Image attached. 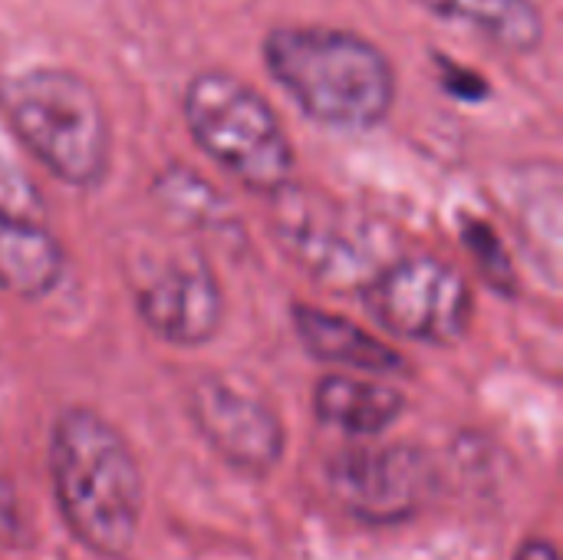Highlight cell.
I'll return each instance as SVG.
<instances>
[{"label": "cell", "instance_id": "cell-13", "mask_svg": "<svg viewBox=\"0 0 563 560\" xmlns=\"http://www.w3.org/2000/svg\"><path fill=\"white\" fill-rule=\"evenodd\" d=\"M439 20L459 23L508 53H531L544 43V17L534 0H416Z\"/></svg>", "mask_w": 563, "mask_h": 560}, {"label": "cell", "instance_id": "cell-1", "mask_svg": "<svg viewBox=\"0 0 563 560\" xmlns=\"http://www.w3.org/2000/svg\"><path fill=\"white\" fill-rule=\"evenodd\" d=\"M56 508L73 538L99 558H125L142 521V472L122 432L92 409H66L49 436Z\"/></svg>", "mask_w": 563, "mask_h": 560}, {"label": "cell", "instance_id": "cell-8", "mask_svg": "<svg viewBox=\"0 0 563 560\" xmlns=\"http://www.w3.org/2000/svg\"><path fill=\"white\" fill-rule=\"evenodd\" d=\"M132 300L142 323L175 347L208 343L221 330V284L198 251H142L132 267Z\"/></svg>", "mask_w": 563, "mask_h": 560}, {"label": "cell", "instance_id": "cell-14", "mask_svg": "<svg viewBox=\"0 0 563 560\" xmlns=\"http://www.w3.org/2000/svg\"><path fill=\"white\" fill-rule=\"evenodd\" d=\"M465 244L475 254L482 274H488V281L498 290L511 287V267H508V254L501 248V241L495 238V231L482 221H465Z\"/></svg>", "mask_w": 563, "mask_h": 560}, {"label": "cell", "instance_id": "cell-10", "mask_svg": "<svg viewBox=\"0 0 563 560\" xmlns=\"http://www.w3.org/2000/svg\"><path fill=\"white\" fill-rule=\"evenodd\" d=\"M63 277V248L36 188L0 162V290L46 297Z\"/></svg>", "mask_w": 563, "mask_h": 560}, {"label": "cell", "instance_id": "cell-16", "mask_svg": "<svg viewBox=\"0 0 563 560\" xmlns=\"http://www.w3.org/2000/svg\"><path fill=\"white\" fill-rule=\"evenodd\" d=\"M515 560H561L558 558V548L544 538H531L518 548V558Z\"/></svg>", "mask_w": 563, "mask_h": 560}, {"label": "cell", "instance_id": "cell-12", "mask_svg": "<svg viewBox=\"0 0 563 560\" xmlns=\"http://www.w3.org/2000/svg\"><path fill=\"white\" fill-rule=\"evenodd\" d=\"M313 413L323 426L340 429L356 439L383 436L406 413V396L396 386H386L369 376L333 373L323 376L313 389Z\"/></svg>", "mask_w": 563, "mask_h": 560}, {"label": "cell", "instance_id": "cell-5", "mask_svg": "<svg viewBox=\"0 0 563 560\" xmlns=\"http://www.w3.org/2000/svg\"><path fill=\"white\" fill-rule=\"evenodd\" d=\"M274 198V231L284 251L320 284L350 290L363 287L393 261L376 221L350 211L313 188L284 185Z\"/></svg>", "mask_w": 563, "mask_h": 560}, {"label": "cell", "instance_id": "cell-15", "mask_svg": "<svg viewBox=\"0 0 563 560\" xmlns=\"http://www.w3.org/2000/svg\"><path fill=\"white\" fill-rule=\"evenodd\" d=\"M26 541H30V528L16 502V492L13 485L0 482V551H16Z\"/></svg>", "mask_w": 563, "mask_h": 560}, {"label": "cell", "instance_id": "cell-4", "mask_svg": "<svg viewBox=\"0 0 563 560\" xmlns=\"http://www.w3.org/2000/svg\"><path fill=\"white\" fill-rule=\"evenodd\" d=\"M185 122L198 149L241 185L274 195L294 182V145L271 102L224 69L191 76L185 89Z\"/></svg>", "mask_w": 563, "mask_h": 560}, {"label": "cell", "instance_id": "cell-9", "mask_svg": "<svg viewBox=\"0 0 563 560\" xmlns=\"http://www.w3.org/2000/svg\"><path fill=\"white\" fill-rule=\"evenodd\" d=\"M188 413L205 442L238 472L267 475L284 455L287 436L277 413L224 380H198L188 389Z\"/></svg>", "mask_w": 563, "mask_h": 560}, {"label": "cell", "instance_id": "cell-7", "mask_svg": "<svg viewBox=\"0 0 563 560\" xmlns=\"http://www.w3.org/2000/svg\"><path fill=\"white\" fill-rule=\"evenodd\" d=\"M323 475L333 502L366 525L412 521L435 492L432 459L416 446H350Z\"/></svg>", "mask_w": 563, "mask_h": 560}, {"label": "cell", "instance_id": "cell-3", "mask_svg": "<svg viewBox=\"0 0 563 560\" xmlns=\"http://www.w3.org/2000/svg\"><path fill=\"white\" fill-rule=\"evenodd\" d=\"M0 112L16 142L59 182L92 188L112 158L106 106L89 79L63 66H33L0 79Z\"/></svg>", "mask_w": 563, "mask_h": 560}, {"label": "cell", "instance_id": "cell-11", "mask_svg": "<svg viewBox=\"0 0 563 560\" xmlns=\"http://www.w3.org/2000/svg\"><path fill=\"white\" fill-rule=\"evenodd\" d=\"M290 317L303 350L327 366H340L350 373L356 370L366 376H393L406 370V360L393 347L346 317L327 314L310 304H294Z\"/></svg>", "mask_w": 563, "mask_h": 560}, {"label": "cell", "instance_id": "cell-2", "mask_svg": "<svg viewBox=\"0 0 563 560\" xmlns=\"http://www.w3.org/2000/svg\"><path fill=\"white\" fill-rule=\"evenodd\" d=\"M274 83L317 122L373 129L396 102V69L366 36L336 26H274L264 36Z\"/></svg>", "mask_w": 563, "mask_h": 560}, {"label": "cell", "instance_id": "cell-6", "mask_svg": "<svg viewBox=\"0 0 563 560\" xmlns=\"http://www.w3.org/2000/svg\"><path fill=\"white\" fill-rule=\"evenodd\" d=\"M366 310L396 337L455 347L475 314L468 281L439 257H393L366 287Z\"/></svg>", "mask_w": 563, "mask_h": 560}]
</instances>
